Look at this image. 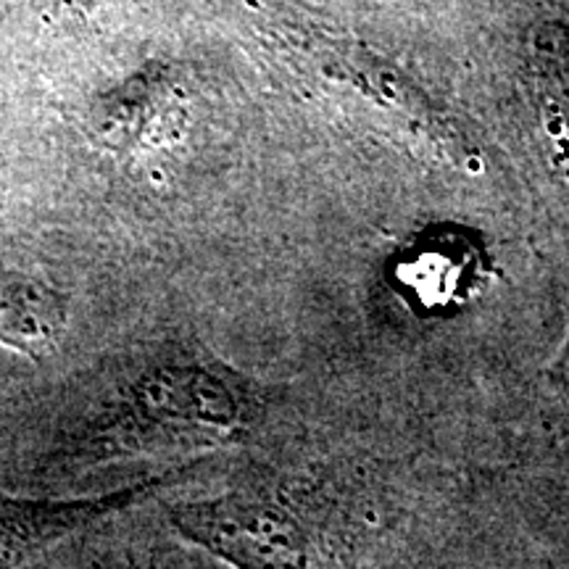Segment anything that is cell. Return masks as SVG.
<instances>
[{
  "label": "cell",
  "instance_id": "1",
  "mask_svg": "<svg viewBox=\"0 0 569 569\" xmlns=\"http://www.w3.org/2000/svg\"><path fill=\"white\" fill-rule=\"evenodd\" d=\"M67 296L42 274L0 267V346L32 361L48 359L67 332Z\"/></svg>",
  "mask_w": 569,
  "mask_h": 569
},
{
  "label": "cell",
  "instance_id": "2",
  "mask_svg": "<svg viewBox=\"0 0 569 569\" xmlns=\"http://www.w3.org/2000/svg\"><path fill=\"white\" fill-rule=\"evenodd\" d=\"M117 503L119 498L53 501V498H21L0 490V569L21 567L56 540L103 517Z\"/></svg>",
  "mask_w": 569,
  "mask_h": 569
}]
</instances>
